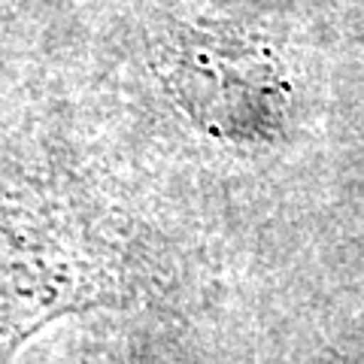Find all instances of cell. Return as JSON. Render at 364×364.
Here are the masks:
<instances>
[{
    "label": "cell",
    "instance_id": "obj_1",
    "mask_svg": "<svg viewBox=\"0 0 364 364\" xmlns=\"http://www.w3.org/2000/svg\"><path fill=\"white\" fill-rule=\"evenodd\" d=\"M128 219L46 119L0 116V364L67 316L140 298Z\"/></svg>",
    "mask_w": 364,
    "mask_h": 364
},
{
    "label": "cell",
    "instance_id": "obj_2",
    "mask_svg": "<svg viewBox=\"0 0 364 364\" xmlns=\"http://www.w3.org/2000/svg\"><path fill=\"white\" fill-rule=\"evenodd\" d=\"M155 73L182 116L215 143L258 149L286 131V67L237 28L170 21L155 40Z\"/></svg>",
    "mask_w": 364,
    "mask_h": 364
},
{
    "label": "cell",
    "instance_id": "obj_3",
    "mask_svg": "<svg viewBox=\"0 0 364 364\" xmlns=\"http://www.w3.org/2000/svg\"><path fill=\"white\" fill-rule=\"evenodd\" d=\"M85 364H100V361H95V358H85Z\"/></svg>",
    "mask_w": 364,
    "mask_h": 364
}]
</instances>
